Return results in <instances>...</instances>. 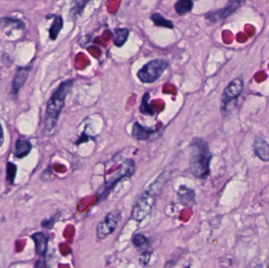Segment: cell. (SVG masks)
<instances>
[{
	"mask_svg": "<svg viewBox=\"0 0 269 268\" xmlns=\"http://www.w3.org/2000/svg\"><path fill=\"white\" fill-rule=\"evenodd\" d=\"M189 168L196 178L205 179L210 173L213 154L207 142L201 138H194L189 145Z\"/></svg>",
	"mask_w": 269,
	"mask_h": 268,
	"instance_id": "cell-1",
	"label": "cell"
},
{
	"mask_svg": "<svg viewBox=\"0 0 269 268\" xmlns=\"http://www.w3.org/2000/svg\"><path fill=\"white\" fill-rule=\"evenodd\" d=\"M73 85V80H69L61 83L52 94L47 105L45 114V128L48 132L53 130L57 125L60 114L64 107L66 98Z\"/></svg>",
	"mask_w": 269,
	"mask_h": 268,
	"instance_id": "cell-2",
	"label": "cell"
},
{
	"mask_svg": "<svg viewBox=\"0 0 269 268\" xmlns=\"http://www.w3.org/2000/svg\"><path fill=\"white\" fill-rule=\"evenodd\" d=\"M135 162L132 159H127L123 161L117 171L106 179L104 184L98 190L101 198L108 195L120 181L124 179L130 178L135 172Z\"/></svg>",
	"mask_w": 269,
	"mask_h": 268,
	"instance_id": "cell-3",
	"label": "cell"
},
{
	"mask_svg": "<svg viewBox=\"0 0 269 268\" xmlns=\"http://www.w3.org/2000/svg\"><path fill=\"white\" fill-rule=\"evenodd\" d=\"M169 66V62L163 58L149 61L138 71V79L143 84H152L162 76Z\"/></svg>",
	"mask_w": 269,
	"mask_h": 268,
	"instance_id": "cell-4",
	"label": "cell"
},
{
	"mask_svg": "<svg viewBox=\"0 0 269 268\" xmlns=\"http://www.w3.org/2000/svg\"><path fill=\"white\" fill-rule=\"evenodd\" d=\"M155 194L147 189L136 200L132 208V218L136 222L144 221L151 212L155 202Z\"/></svg>",
	"mask_w": 269,
	"mask_h": 268,
	"instance_id": "cell-5",
	"label": "cell"
},
{
	"mask_svg": "<svg viewBox=\"0 0 269 268\" xmlns=\"http://www.w3.org/2000/svg\"><path fill=\"white\" fill-rule=\"evenodd\" d=\"M244 80L243 76H239L231 80L230 84L223 90L221 96L220 110L222 114L225 115L230 111V106L237 102L238 98L244 91Z\"/></svg>",
	"mask_w": 269,
	"mask_h": 268,
	"instance_id": "cell-6",
	"label": "cell"
},
{
	"mask_svg": "<svg viewBox=\"0 0 269 268\" xmlns=\"http://www.w3.org/2000/svg\"><path fill=\"white\" fill-rule=\"evenodd\" d=\"M122 219V213L119 210H113L109 212L105 218L96 227V235L99 240L110 236L115 231Z\"/></svg>",
	"mask_w": 269,
	"mask_h": 268,
	"instance_id": "cell-7",
	"label": "cell"
},
{
	"mask_svg": "<svg viewBox=\"0 0 269 268\" xmlns=\"http://www.w3.org/2000/svg\"><path fill=\"white\" fill-rule=\"evenodd\" d=\"M244 3V1L229 2L228 5H227L225 7L207 13L205 14V18H206V20L209 21L210 22H214V23L223 20L227 17L230 16L231 14H233L235 10H238L239 7H241L242 5Z\"/></svg>",
	"mask_w": 269,
	"mask_h": 268,
	"instance_id": "cell-8",
	"label": "cell"
},
{
	"mask_svg": "<svg viewBox=\"0 0 269 268\" xmlns=\"http://www.w3.org/2000/svg\"><path fill=\"white\" fill-rule=\"evenodd\" d=\"M253 150L256 156L264 162H269V144L261 137H257L253 144Z\"/></svg>",
	"mask_w": 269,
	"mask_h": 268,
	"instance_id": "cell-9",
	"label": "cell"
},
{
	"mask_svg": "<svg viewBox=\"0 0 269 268\" xmlns=\"http://www.w3.org/2000/svg\"><path fill=\"white\" fill-rule=\"evenodd\" d=\"M30 70L31 69L29 67L18 68L16 75L14 76V80H13L12 89H11V94L14 96L18 95L21 88L24 86V83L28 78Z\"/></svg>",
	"mask_w": 269,
	"mask_h": 268,
	"instance_id": "cell-10",
	"label": "cell"
},
{
	"mask_svg": "<svg viewBox=\"0 0 269 268\" xmlns=\"http://www.w3.org/2000/svg\"><path fill=\"white\" fill-rule=\"evenodd\" d=\"M155 130L153 128H146L139 122H135L132 127V136L137 141L147 140L156 134Z\"/></svg>",
	"mask_w": 269,
	"mask_h": 268,
	"instance_id": "cell-11",
	"label": "cell"
},
{
	"mask_svg": "<svg viewBox=\"0 0 269 268\" xmlns=\"http://www.w3.org/2000/svg\"><path fill=\"white\" fill-rule=\"evenodd\" d=\"M35 243L36 255L41 259H44L48 250V238L42 232L35 233L31 236Z\"/></svg>",
	"mask_w": 269,
	"mask_h": 268,
	"instance_id": "cell-12",
	"label": "cell"
},
{
	"mask_svg": "<svg viewBox=\"0 0 269 268\" xmlns=\"http://www.w3.org/2000/svg\"><path fill=\"white\" fill-rule=\"evenodd\" d=\"M32 144L28 139L24 138H18L15 143L14 155L17 158L22 159L24 156H28L32 150Z\"/></svg>",
	"mask_w": 269,
	"mask_h": 268,
	"instance_id": "cell-13",
	"label": "cell"
},
{
	"mask_svg": "<svg viewBox=\"0 0 269 268\" xmlns=\"http://www.w3.org/2000/svg\"><path fill=\"white\" fill-rule=\"evenodd\" d=\"M178 195H179V199H180L183 204L188 205V206L196 204L195 192L191 189L188 188L187 186H180L179 191H178Z\"/></svg>",
	"mask_w": 269,
	"mask_h": 268,
	"instance_id": "cell-14",
	"label": "cell"
},
{
	"mask_svg": "<svg viewBox=\"0 0 269 268\" xmlns=\"http://www.w3.org/2000/svg\"><path fill=\"white\" fill-rule=\"evenodd\" d=\"M63 28V19L60 15H54V21L49 29V36L50 40H55L58 38L60 32Z\"/></svg>",
	"mask_w": 269,
	"mask_h": 268,
	"instance_id": "cell-15",
	"label": "cell"
},
{
	"mask_svg": "<svg viewBox=\"0 0 269 268\" xmlns=\"http://www.w3.org/2000/svg\"><path fill=\"white\" fill-rule=\"evenodd\" d=\"M194 2L192 0H179L174 5L175 12L179 16H184L185 14L192 12Z\"/></svg>",
	"mask_w": 269,
	"mask_h": 268,
	"instance_id": "cell-16",
	"label": "cell"
},
{
	"mask_svg": "<svg viewBox=\"0 0 269 268\" xmlns=\"http://www.w3.org/2000/svg\"><path fill=\"white\" fill-rule=\"evenodd\" d=\"M114 44L121 47L125 44L129 36V30L125 28H117L114 30Z\"/></svg>",
	"mask_w": 269,
	"mask_h": 268,
	"instance_id": "cell-17",
	"label": "cell"
},
{
	"mask_svg": "<svg viewBox=\"0 0 269 268\" xmlns=\"http://www.w3.org/2000/svg\"><path fill=\"white\" fill-rule=\"evenodd\" d=\"M150 20L153 22L156 26L170 28V29H172L174 28L173 22L162 16L160 13L152 14L150 16Z\"/></svg>",
	"mask_w": 269,
	"mask_h": 268,
	"instance_id": "cell-18",
	"label": "cell"
},
{
	"mask_svg": "<svg viewBox=\"0 0 269 268\" xmlns=\"http://www.w3.org/2000/svg\"><path fill=\"white\" fill-rule=\"evenodd\" d=\"M149 93H145L143 98H142L140 111L142 114L146 115V116H154L155 114L154 113V109L152 108L151 106H149Z\"/></svg>",
	"mask_w": 269,
	"mask_h": 268,
	"instance_id": "cell-19",
	"label": "cell"
},
{
	"mask_svg": "<svg viewBox=\"0 0 269 268\" xmlns=\"http://www.w3.org/2000/svg\"><path fill=\"white\" fill-rule=\"evenodd\" d=\"M0 24L5 26H12L14 28H18V29H23L24 28V24L22 21L19 19H14L10 18H2L0 20Z\"/></svg>",
	"mask_w": 269,
	"mask_h": 268,
	"instance_id": "cell-20",
	"label": "cell"
},
{
	"mask_svg": "<svg viewBox=\"0 0 269 268\" xmlns=\"http://www.w3.org/2000/svg\"><path fill=\"white\" fill-rule=\"evenodd\" d=\"M17 166L14 163L8 162L6 165V181L13 184L16 177L17 174Z\"/></svg>",
	"mask_w": 269,
	"mask_h": 268,
	"instance_id": "cell-21",
	"label": "cell"
},
{
	"mask_svg": "<svg viewBox=\"0 0 269 268\" xmlns=\"http://www.w3.org/2000/svg\"><path fill=\"white\" fill-rule=\"evenodd\" d=\"M132 243L136 248H142L147 245L148 239L144 234H138L132 238Z\"/></svg>",
	"mask_w": 269,
	"mask_h": 268,
	"instance_id": "cell-22",
	"label": "cell"
},
{
	"mask_svg": "<svg viewBox=\"0 0 269 268\" xmlns=\"http://www.w3.org/2000/svg\"><path fill=\"white\" fill-rule=\"evenodd\" d=\"M88 2H84V1H82V2H75V6H73L71 8V14H73L75 16L76 15H79V14H82L83 10H84V7H85L86 4L88 3Z\"/></svg>",
	"mask_w": 269,
	"mask_h": 268,
	"instance_id": "cell-23",
	"label": "cell"
},
{
	"mask_svg": "<svg viewBox=\"0 0 269 268\" xmlns=\"http://www.w3.org/2000/svg\"><path fill=\"white\" fill-rule=\"evenodd\" d=\"M150 257H151V255H150V252L146 251V252H143L142 253L141 256H140V262L142 265L146 266L147 265L148 263H149V260H150Z\"/></svg>",
	"mask_w": 269,
	"mask_h": 268,
	"instance_id": "cell-24",
	"label": "cell"
},
{
	"mask_svg": "<svg viewBox=\"0 0 269 268\" xmlns=\"http://www.w3.org/2000/svg\"><path fill=\"white\" fill-rule=\"evenodd\" d=\"M34 268H47L45 259L39 258L35 263Z\"/></svg>",
	"mask_w": 269,
	"mask_h": 268,
	"instance_id": "cell-25",
	"label": "cell"
},
{
	"mask_svg": "<svg viewBox=\"0 0 269 268\" xmlns=\"http://www.w3.org/2000/svg\"><path fill=\"white\" fill-rule=\"evenodd\" d=\"M4 142V133H3V130H2V127L0 124V147L2 146Z\"/></svg>",
	"mask_w": 269,
	"mask_h": 268,
	"instance_id": "cell-26",
	"label": "cell"
},
{
	"mask_svg": "<svg viewBox=\"0 0 269 268\" xmlns=\"http://www.w3.org/2000/svg\"><path fill=\"white\" fill-rule=\"evenodd\" d=\"M253 268H264L262 266V264H257V266L254 267Z\"/></svg>",
	"mask_w": 269,
	"mask_h": 268,
	"instance_id": "cell-27",
	"label": "cell"
},
{
	"mask_svg": "<svg viewBox=\"0 0 269 268\" xmlns=\"http://www.w3.org/2000/svg\"><path fill=\"white\" fill-rule=\"evenodd\" d=\"M267 267H268V268H269V258H268V260H267Z\"/></svg>",
	"mask_w": 269,
	"mask_h": 268,
	"instance_id": "cell-28",
	"label": "cell"
},
{
	"mask_svg": "<svg viewBox=\"0 0 269 268\" xmlns=\"http://www.w3.org/2000/svg\"><path fill=\"white\" fill-rule=\"evenodd\" d=\"M190 268L189 267H188V268Z\"/></svg>",
	"mask_w": 269,
	"mask_h": 268,
	"instance_id": "cell-29",
	"label": "cell"
}]
</instances>
